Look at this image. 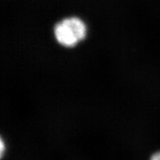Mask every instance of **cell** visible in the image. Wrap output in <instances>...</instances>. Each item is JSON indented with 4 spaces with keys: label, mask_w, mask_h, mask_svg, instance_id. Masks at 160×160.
<instances>
[{
    "label": "cell",
    "mask_w": 160,
    "mask_h": 160,
    "mask_svg": "<svg viewBox=\"0 0 160 160\" xmlns=\"http://www.w3.org/2000/svg\"><path fill=\"white\" fill-rule=\"evenodd\" d=\"M0 145H1V148H0V153H1V157H2L4 154V151H5V145H4V141L2 139H1V142H0Z\"/></svg>",
    "instance_id": "3957f363"
},
{
    "label": "cell",
    "mask_w": 160,
    "mask_h": 160,
    "mask_svg": "<svg viewBox=\"0 0 160 160\" xmlns=\"http://www.w3.org/2000/svg\"><path fill=\"white\" fill-rule=\"evenodd\" d=\"M87 34V28L82 19L69 17L57 23L54 27V36L60 45L67 48L74 47Z\"/></svg>",
    "instance_id": "6da1fadb"
},
{
    "label": "cell",
    "mask_w": 160,
    "mask_h": 160,
    "mask_svg": "<svg viewBox=\"0 0 160 160\" xmlns=\"http://www.w3.org/2000/svg\"><path fill=\"white\" fill-rule=\"evenodd\" d=\"M150 160H160V151L156 152L155 153H153V154L151 156Z\"/></svg>",
    "instance_id": "7a4b0ae2"
}]
</instances>
